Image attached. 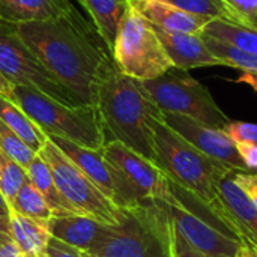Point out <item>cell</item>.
<instances>
[{"mask_svg":"<svg viewBox=\"0 0 257 257\" xmlns=\"http://www.w3.org/2000/svg\"><path fill=\"white\" fill-rule=\"evenodd\" d=\"M23 42L86 105H95L98 83L114 62L95 26L74 9L65 17L14 24Z\"/></svg>","mask_w":257,"mask_h":257,"instance_id":"obj_1","label":"cell"},{"mask_svg":"<svg viewBox=\"0 0 257 257\" xmlns=\"http://www.w3.org/2000/svg\"><path fill=\"white\" fill-rule=\"evenodd\" d=\"M95 105L108 142H120L155 163L152 122L161 117V110L139 80L122 74L113 62L98 83Z\"/></svg>","mask_w":257,"mask_h":257,"instance_id":"obj_2","label":"cell"},{"mask_svg":"<svg viewBox=\"0 0 257 257\" xmlns=\"http://www.w3.org/2000/svg\"><path fill=\"white\" fill-rule=\"evenodd\" d=\"M117 224L86 253L92 257H173V226L164 202L145 200L122 208Z\"/></svg>","mask_w":257,"mask_h":257,"instance_id":"obj_3","label":"cell"},{"mask_svg":"<svg viewBox=\"0 0 257 257\" xmlns=\"http://www.w3.org/2000/svg\"><path fill=\"white\" fill-rule=\"evenodd\" d=\"M155 164L166 176L212 208L218 202V185L232 172L209 158L173 131L161 117L152 122Z\"/></svg>","mask_w":257,"mask_h":257,"instance_id":"obj_4","label":"cell"},{"mask_svg":"<svg viewBox=\"0 0 257 257\" xmlns=\"http://www.w3.org/2000/svg\"><path fill=\"white\" fill-rule=\"evenodd\" d=\"M9 99L48 137H62L96 151L108 142L96 105H66L24 86H14Z\"/></svg>","mask_w":257,"mask_h":257,"instance_id":"obj_5","label":"cell"},{"mask_svg":"<svg viewBox=\"0 0 257 257\" xmlns=\"http://www.w3.org/2000/svg\"><path fill=\"white\" fill-rule=\"evenodd\" d=\"M170 191L164 203L172 226L193 248L211 257H236L242 242L212 208L172 181Z\"/></svg>","mask_w":257,"mask_h":257,"instance_id":"obj_6","label":"cell"},{"mask_svg":"<svg viewBox=\"0 0 257 257\" xmlns=\"http://www.w3.org/2000/svg\"><path fill=\"white\" fill-rule=\"evenodd\" d=\"M111 57L122 74L139 81L157 78L173 68L154 24L133 5L117 27Z\"/></svg>","mask_w":257,"mask_h":257,"instance_id":"obj_7","label":"cell"},{"mask_svg":"<svg viewBox=\"0 0 257 257\" xmlns=\"http://www.w3.org/2000/svg\"><path fill=\"white\" fill-rule=\"evenodd\" d=\"M140 83L163 113L188 116L214 128H224L230 122L208 87L184 69L173 66L166 74Z\"/></svg>","mask_w":257,"mask_h":257,"instance_id":"obj_8","label":"cell"},{"mask_svg":"<svg viewBox=\"0 0 257 257\" xmlns=\"http://www.w3.org/2000/svg\"><path fill=\"white\" fill-rule=\"evenodd\" d=\"M0 71L14 86H24L66 105H86L23 42L15 26L0 20Z\"/></svg>","mask_w":257,"mask_h":257,"instance_id":"obj_9","label":"cell"},{"mask_svg":"<svg viewBox=\"0 0 257 257\" xmlns=\"http://www.w3.org/2000/svg\"><path fill=\"white\" fill-rule=\"evenodd\" d=\"M50 166L54 182L77 214L114 226L122 218V208L114 205L50 139L38 152Z\"/></svg>","mask_w":257,"mask_h":257,"instance_id":"obj_10","label":"cell"},{"mask_svg":"<svg viewBox=\"0 0 257 257\" xmlns=\"http://www.w3.org/2000/svg\"><path fill=\"white\" fill-rule=\"evenodd\" d=\"M102 154L117 176L119 208L145 200L167 202L172 197L170 181L154 161L116 140L107 142Z\"/></svg>","mask_w":257,"mask_h":257,"instance_id":"obj_11","label":"cell"},{"mask_svg":"<svg viewBox=\"0 0 257 257\" xmlns=\"http://www.w3.org/2000/svg\"><path fill=\"white\" fill-rule=\"evenodd\" d=\"M161 119L181 137L190 142L200 152L208 155L209 158L227 166L236 172H250L244 161L241 160L236 145L230 140V137L224 133L223 128L208 126L200 123L188 116L176 114V113H163Z\"/></svg>","mask_w":257,"mask_h":257,"instance_id":"obj_12","label":"cell"},{"mask_svg":"<svg viewBox=\"0 0 257 257\" xmlns=\"http://www.w3.org/2000/svg\"><path fill=\"white\" fill-rule=\"evenodd\" d=\"M212 211L230 227L242 245L257 254V209L229 173L218 185V202Z\"/></svg>","mask_w":257,"mask_h":257,"instance_id":"obj_13","label":"cell"},{"mask_svg":"<svg viewBox=\"0 0 257 257\" xmlns=\"http://www.w3.org/2000/svg\"><path fill=\"white\" fill-rule=\"evenodd\" d=\"M114 205L119 206V184L114 169L105 160L102 149H89L62 137H48Z\"/></svg>","mask_w":257,"mask_h":257,"instance_id":"obj_14","label":"cell"},{"mask_svg":"<svg viewBox=\"0 0 257 257\" xmlns=\"http://www.w3.org/2000/svg\"><path fill=\"white\" fill-rule=\"evenodd\" d=\"M154 27L175 68L188 71L200 66L223 65V62L206 47L200 33L172 32L158 26Z\"/></svg>","mask_w":257,"mask_h":257,"instance_id":"obj_15","label":"cell"},{"mask_svg":"<svg viewBox=\"0 0 257 257\" xmlns=\"http://www.w3.org/2000/svg\"><path fill=\"white\" fill-rule=\"evenodd\" d=\"M108 224L81 214L53 215L47 221L48 232L60 242L87 253L104 235Z\"/></svg>","mask_w":257,"mask_h":257,"instance_id":"obj_16","label":"cell"},{"mask_svg":"<svg viewBox=\"0 0 257 257\" xmlns=\"http://www.w3.org/2000/svg\"><path fill=\"white\" fill-rule=\"evenodd\" d=\"M133 6L154 26L172 32L200 33L211 21L208 17L184 11L167 0H134Z\"/></svg>","mask_w":257,"mask_h":257,"instance_id":"obj_17","label":"cell"},{"mask_svg":"<svg viewBox=\"0 0 257 257\" xmlns=\"http://www.w3.org/2000/svg\"><path fill=\"white\" fill-rule=\"evenodd\" d=\"M74 9L71 0H0V20L11 24L47 21Z\"/></svg>","mask_w":257,"mask_h":257,"instance_id":"obj_18","label":"cell"},{"mask_svg":"<svg viewBox=\"0 0 257 257\" xmlns=\"http://www.w3.org/2000/svg\"><path fill=\"white\" fill-rule=\"evenodd\" d=\"M107 48L111 51L117 27L131 8V0H80Z\"/></svg>","mask_w":257,"mask_h":257,"instance_id":"obj_19","label":"cell"},{"mask_svg":"<svg viewBox=\"0 0 257 257\" xmlns=\"http://www.w3.org/2000/svg\"><path fill=\"white\" fill-rule=\"evenodd\" d=\"M11 236L26 256H44L51 238L47 221L21 215L11 209Z\"/></svg>","mask_w":257,"mask_h":257,"instance_id":"obj_20","label":"cell"},{"mask_svg":"<svg viewBox=\"0 0 257 257\" xmlns=\"http://www.w3.org/2000/svg\"><path fill=\"white\" fill-rule=\"evenodd\" d=\"M200 35L212 36L257 56V21L242 23L214 18L203 27Z\"/></svg>","mask_w":257,"mask_h":257,"instance_id":"obj_21","label":"cell"},{"mask_svg":"<svg viewBox=\"0 0 257 257\" xmlns=\"http://www.w3.org/2000/svg\"><path fill=\"white\" fill-rule=\"evenodd\" d=\"M0 119L36 154L48 142V136L9 98L0 96Z\"/></svg>","mask_w":257,"mask_h":257,"instance_id":"obj_22","label":"cell"},{"mask_svg":"<svg viewBox=\"0 0 257 257\" xmlns=\"http://www.w3.org/2000/svg\"><path fill=\"white\" fill-rule=\"evenodd\" d=\"M26 172H27L29 181L42 194V197L45 199V202L48 203V206L51 208V211L54 212V215H71V214H77L74 211V208L66 202V199L59 191V188H57V185L54 182V178H53V173H51L50 166L42 160V157L39 154L27 166Z\"/></svg>","mask_w":257,"mask_h":257,"instance_id":"obj_23","label":"cell"},{"mask_svg":"<svg viewBox=\"0 0 257 257\" xmlns=\"http://www.w3.org/2000/svg\"><path fill=\"white\" fill-rule=\"evenodd\" d=\"M9 206L12 211L18 214L39 221H48L54 215V212L51 211L42 194L30 181L24 182V185L20 188V191L17 193L15 199L11 202Z\"/></svg>","mask_w":257,"mask_h":257,"instance_id":"obj_24","label":"cell"},{"mask_svg":"<svg viewBox=\"0 0 257 257\" xmlns=\"http://www.w3.org/2000/svg\"><path fill=\"white\" fill-rule=\"evenodd\" d=\"M206 47L211 50L214 56H217L224 66L238 68L241 71L257 72V56L248 51H244L235 45H230L224 41L215 39L208 35H200Z\"/></svg>","mask_w":257,"mask_h":257,"instance_id":"obj_25","label":"cell"},{"mask_svg":"<svg viewBox=\"0 0 257 257\" xmlns=\"http://www.w3.org/2000/svg\"><path fill=\"white\" fill-rule=\"evenodd\" d=\"M175 6L188 11L196 15L214 18H223L229 21H244V18L233 9V6L227 0H167Z\"/></svg>","mask_w":257,"mask_h":257,"instance_id":"obj_26","label":"cell"},{"mask_svg":"<svg viewBox=\"0 0 257 257\" xmlns=\"http://www.w3.org/2000/svg\"><path fill=\"white\" fill-rule=\"evenodd\" d=\"M26 181H29L26 169L0 151V193L9 205Z\"/></svg>","mask_w":257,"mask_h":257,"instance_id":"obj_27","label":"cell"},{"mask_svg":"<svg viewBox=\"0 0 257 257\" xmlns=\"http://www.w3.org/2000/svg\"><path fill=\"white\" fill-rule=\"evenodd\" d=\"M0 151L8 157H11L24 169H27V166L38 155L2 119H0Z\"/></svg>","mask_w":257,"mask_h":257,"instance_id":"obj_28","label":"cell"},{"mask_svg":"<svg viewBox=\"0 0 257 257\" xmlns=\"http://www.w3.org/2000/svg\"><path fill=\"white\" fill-rule=\"evenodd\" d=\"M224 133L233 143H254L257 145V123L230 120L224 128Z\"/></svg>","mask_w":257,"mask_h":257,"instance_id":"obj_29","label":"cell"},{"mask_svg":"<svg viewBox=\"0 0 257 257\" xmlns=\"http://www.w3.org/2000/svg\"><path fill=\"white\" fill-rule=\"evenodd\" d=\"M233 178L248 200L257 209V173L251 172H233Z\"/></svg>","mask_w":257,"mask_h":257,"instance_id":"obj_30","label":"cell"},{"mask_svg":"<svg viewBox=\"0 0 257 257\" xmlns=\"http://www.w3.org/2000/svg\"><path fill=\"white\" fill-rule=\"evenodd\" d=\"M45 257H86L83 251L66 245L63 242H60L56 238H50L47 248H45Z\"/></svg>","mask_w":257,"mask_h":257,"instance_id":"obj_31","label":"cell"},{"mask_svg":"<svg viewBox=\"0 0 257 257\" xmlns=\"http://www.w3.org/2000/svg\"><path fill=\"white\" fill-rule=\"evenodd\" d=\"M172 256L173 257H211L208 254H203L193 248L173 227V235H172Z\"/></svg>","mask_w":257,"mask_h":257,"instance_id":"obj_32","label":"cell"},{"mask_svg":"<svg viewBox=\"0 0 257 257\" xmlns=\"http://www.w3.org/2000/svg\"><path fill=\"white\" fill-rule=\"evenodd\" d=\"M247 23L257 21V0H227Z\"/></svg>","mask_w":257,"mask_h":257,"instance_id":"obj_33","label":"cell"},{"mask_svg":"<svg viewBox=\"0 0 257 257\" xmlns=\"http://www.w3.org/2000/svg\"><path fill=\"white\" fill-rule=\"evenodd\" d=\"M238 154L248 170L257 169V145L254 143H235Z\"/></svg>","mask_w":257,"mask_h":257,"instance_id":"obj_34","label":"cell"},{"mask_svg":"<svg viewBox=\"0 0 257 257\" xmlns=\"http://www.w3.org/2000/svg\"><path fill=\"white\" fill-rule=\"evenodd\" d=\"M0 257H27L9 233L0 232Z\"/></svg>","mask_w":257,"mask_h":257,"instance_id":"obj_35","label":"cell"},{"mask_svg":"<svg viewBox=\"0 0 257 257\" xmlns=\"http://www.w3.org/2000/svg\"><path fill=\"white\" fill-rule=\"evenodd\" d=\"M0 232L11 235V206L0 193Z\"/></svg>","mask_w":257,"mask_h":257,"instance_id":"obj_36","label":"cell"},{"mask_svg":"<svg viewBox=\"0 0 257 257\" xmlns=\"http://www.w3.org/2000/svg\"><path fill=\"white\" fill-rule=\"evenodd\" d=\"M238 83H245L251 86L257 92V72H248V71H241V75L236 78Z\"/></svg>","mask_w":257,"mask_h":257,"instance_id":"obj_37","label":"cell"},{"mask_svg":"<svg viewBox=\"0 0 257 257\" xmlns=\"http://www.w3.org/2000/svg\"><path fill=\"white\" fill-rule=\"evenodd\" d=\"M12 89H14V84H11L9 80H8V78L2 74V71H0V96L11 98Z\"/></svg>","mask_w":257,"mask_h":257,"instance_id":"obj_38","label":"cell"},{"mask_svg":"<svg viewBox=\"0 0 257 257\" xmlns=\"http://www.w3.org/2000/svg\"><path fill=\"white\" fill-rule=\"evenodd\" d=\"M236 257H257L256 253H253L248 247H245V245H242L241 248H239V251H238V254Z\"/></svg>","mask_w":257,"mask_h":257,"instance_id":"obj_39","label":"cell"},{"mask_svg":"<svg viewBox=\"0 0 257 257\" xmlns=\"http://www.w3.org/2000/svg\"><path fill=\"white\" fill-rule=\"evenodd\" d=\"M27 257H45V254H44V256H27Z\"/></svg>","mask_w":257,"mask_h":257,"instance_id":"obj_40","label":"cell"},{"mask_svg":"<svg viewBox=\"0 0 257 257\" xmlns=\"http://www.w3.org/2000/svg\"><path fill=\"white\" fill-rule=\"evenodd\" d=\"M84 256H86V257H92V256H87V254H86V253H84Z\"/></svg>","mask_w":257,"mask_h":257,"instance_id":"obj_41","label":"cell"},{"mask_svg":"<svg viewBox=\"0 0 257 257\" xmlns=\"http://www.w3.org/2000/svg\"><path fill=\"white\" fill-rule=\"evenodd\" d=\"M131 2H134V0H131Z\"/></svg>","mask_w":257,"mask_h":257,"instance_id":"obj_42","label":"cell"}]
</instances>
